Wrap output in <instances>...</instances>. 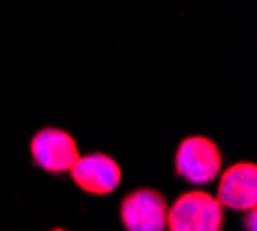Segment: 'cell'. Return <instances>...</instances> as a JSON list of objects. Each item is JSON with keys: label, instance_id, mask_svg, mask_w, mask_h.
<instances>
[{"label": "cell", "instance_id": "6da1fadb", "mask_svg": "<svg viewBox=\"0 0 257 231\" xmlns=\"http://www.w3.org/2000/svg\"><path fill=\"white\" fill-rule=\"evenodd\" d=\"M225 208L211 192L190 190L167 208L169 231H222Z\"/></svg>", "mask_w": 257, "mask_h": 231}, {"label": "cell", "instance_id": "7a4b0ae2", "mask_svg": "<svg viewBox=\"0 0 257 231\" xmlns=\"http://www.w3.org/2000/svg\"><path fill=\"white\" fill-rule=\"evenodd\" d=\"M174 171L192 185H209L218 180L222 171V153L218 143L202 134L186 136L174 155Z\"/></svg>", "mask_w": 257, "mask_h": 231}, {"label": "cell", "instance_id": "3957f363", "mask_svg": "<svg viewBox=\"0 0 257 231\" xmlns=\"http://www.w3.org/2000/svg\"><path fill=\"white\" fill-rule=\"evenodd\" d=\"M30 157L33 164L47 173H70L81 153L70 132L60 127H42L30 139Z\"/></svg>", "mask_w": 257, "mask_h": 231}, {"label": "cell", "instance_id": "277c9868", "mask_svg": "<svg viewBox=\"0 0 257 231\" xmlns=\"http://www.w3.org/2000/svg\"><path fill=\"white\" fill-rule=\"evenodd\" d=\"M167 199L153 187H137L120 201L125 231H167Z\"/></svg>", "mask_w": 257, "mask_h": 231}, {"label": "cell", "instance_id": "5b68a950", "mask_svg": "<svg viewBox=\"0 0 257 231\" xmlns=\"http://www.w3.org/2000/svg\"><path fill=\"white\" fill-rule=\"evenodd\" d=\"M72 183L86 194L107 196L120 185V164L107 153H88L81 155L70 169Z\"/></svg>", "mask_w": 257, "mask_h": 231}, {"label": "cell", "instance_id": "8992f818", "mask_svg": "<svg viewBox=\"0 0 257 231\" xmlns=\"http://www.w3.org/2000/svg\"><path fill=\"white\" fill-rule=\"evenodd\" d=\"M215 199L229 210H255L257 206V166L252 162H236L218 176Z\"/></svg>", "mask_w": 257, "mask_h": 231}, {"label": "cell", "instance_id": "52a82bcc", "mask_svg": "<svg viewBox=\"0 0 257 231\" xmlns=\"http://www.w3.org/2000/svg\"><path fill=\"white\" fill-rule=\"evenodd\" d=\"M245 231H255V210L245 213Z\"/></svg>", "mask_w": 257, "mask_h": 231}]
</instances>
